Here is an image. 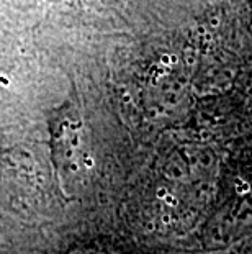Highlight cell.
Segmentation results:
<instances>
[{"mask_svg": "<svg viewBox=\"0 0 252 254\" xmlns=\"http://www.w3.org/2000/svg\"><path fill=\"white\" fill-rule=\"evenodd\" d=\"M50 129L54 164L64 177H69L76 171L80 153V122L71 105H64L51 113Z\"/></svg>", "mask_w": 252, "mask_h": 254, "instance_id": "obj_1", "label": "cell"}, {"mask_svg": "<svg viewBox=\"0 0 252 254\" xmlns=\"http://www.w3.org/2000/svg\"><path fill=\"white\" fill-rule=\"evenodd\" d=\"M50 2H59V0H50Z\"/></svg>", "mask_w": 252, "mask_h": 254, "instance_id": "obj_2", "label": "cell"}]
</instances>
